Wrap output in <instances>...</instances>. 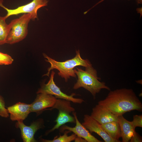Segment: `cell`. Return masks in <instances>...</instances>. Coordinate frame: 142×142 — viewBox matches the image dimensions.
<instances>
[{
  "mask_svg": "<svg viewBox=\"0 0 142 142\" xmlns=\"http://www.w3.org/2000/svg\"><path fill=\"white\" fill-rule=\"evenodd\" d=\"M98 104L118 116L133 110L142 111V103L131 89L124 88L110 91Z\"/></svg>",
  "mask_w": 142,
  "mask_h": 142,
  "instance_id": "1",
  "label": "cell"
},
{
  "mask_svg": "<svg viewBox=\"0 0 142 142\" xmlns=\"http://www.w3.org/2000/svg\"><path fill=\"white\" fill-rule=\"evenodd\" d=\"M76 68L77 69L74 68V70L78 79L73 86L74 89L83 88L91 93L94 99L96 94L102 89L110 90L104 82L99 81L100 78L98 76L97 72L92 65L85 67V70L80 68Z\"/></svg>",
  "mask_w": 142,
  "mask_h": 142,
  "instance_id": "2",
  "label": "cell"
},
{
  "mask_svg": "<svg viewBox=\"0 0 142 142\" xmlns=\"http://www.w3.org/2000/svg\"><path fill=\"white\" fill-rule=\"evenodd\" d=\"M43 55L44 58L47 59L45 60V61L51 65L48 69L47 73L43 76H49L51 70L57 69L59 71L58 75L64 78L66 82L70 77H76V75L74 70L75 67L81 66L86 67L92 65L88 59H84L81 58L79 50H76V55L74 58L63 62L57 61L45 53Z\"/></svg>",
  "mask_w": 142,
  "mask_h": 142,
  "instance_id": "3",
  "label": "cell"
},
{
  "mask_svg": "<svg viewBox=\"0 0 142 142\" xmlns=\"http://www.w3.org/2000/svg\"><path fill=\"white\" fill-rule=\"evenodd\" d=\"M31 19L30 14L24 13L18 18L12 20L9 24L10 30L6 43L12 44L24 39L27 35L28 25Z\"/></svg>",
  "mask_w": 142,
  "mask_h": 142,
  "instance_id": "4",
  "label": "cell"
},
{
  "mask_svg": "<svg viewBox=\"0 0 142 142\" xmlns=\"http://www.w3.org/2000/svg\"><path fill=\"white\" fill-rule=\"evenodd\" d=\"M56 109L58 110V113L55 120L56 124L51 129L46 133L47 134L59 129L60 126L68 123H75V120L74 116H72L70 113L75 111V109L71 105L70 101L64 99H57L54 105L46 110H52Z\"/></svg>",
  "mask_w": 142,
  "mask_h": 142,
  "instance_id": "5",
  "label": "cell"
},
{
  "mask_svg": "<svg viewBox=\"0 0 142 142\" xmlns=\"http://www.w3.org/2000/svg\"><path fill=\"white\" fill-rule=\"evenodd\" d=\"M3 0H0V7H2L7 12L4 16L6 19L13 15H17L21 13H29L31 16V20L34 21L38 18L37 12L40 8L47 6L48 1L47 0H33L31 2L24 5L20 6L17 8L9 9L3 4Z\"/></svg>",
  "mask_w": 142,
  "mask_h": 142,
  "instance_id": "6",
  "label": "cell"
},
{
  "mask_svg": "<svg viewBox=\"0 0 142 142\" xmlns=\"http://www.w3.org/2000/svg\"><path fill=\"white\" fill-rule=\"evenodd\" d=\"M55 72L52 70L48 83L43 84L39 89L37 94L44 93L54 96L57 99H64L72 102L75 103L81 104L84 102L82 99L75 98L74 96L77 95L73 93L70 95H68L62 92L60 88L55 84L54 81Z\"/></svg>",
  "mask_w": 142,
  "mask_h": 142,
  "instance_id": "7",
  "label": "cell"
},
{
  "mask_svg": "<svg viewBox=\"0 0 142 142\" xmlns=\"http://www.w3.org/2000/svg\"><path fill=\"white\" fill-rule=\"evenodd\" d=\"M16 127L21 130V137L24 142H36L34 135L39 129L44 126L43 120L40 118L33 122L29 126L26 125L23 121H17Z\"/></svg>",
  "mask_w": 142,
  "mask_h": 142,
  "instance_id": "8",
  "label": "cell"
},
{
  "mask_svg": "<svg viewBox=\"0 0 142 142\" xmlns=\"http://www.w3.org/2000/svg\"><path fill=\"white\" fill-rule=\"evenodd\" d=\"M57 99L54 96L50 94L44 93L38 94L34 101L30 104L31 112L39 114L48 108L52 107Z\"/></svg>",
  "mask_w": 142,
  "mask_h": 142,
  "instance_id": "9",
  "label": "cell"
},
{
  "mask_svg": "<svg viewBox=\"0 0 142 142\" xmlns=\"http://www.w3.org/2000/svg\"><path fill=\"white\" fill-rule=\"evenodd\" d=\"M73 114L75 120L76 125L74 127H72L65 125H63L59 128V131L61 133L65 130H68L72 132L76 135L85 139L87 142H101L94 136L92 135L79 121L75 112H72Z\"/></svg>",
  "mask_w": 142,
  "mask_h": 142,
  "instance_id": "10",
  "label": "cell"
},
{
  "mask_svg": "<svg viewBox=\"0 0 142 142\" xmlns=\"http://www.w3.org/2000/svg\"><path fill=\"white\" fill-rule=\"evenodd\" d=\"M82 125L91 134L94 132L100 136L105 142H118L111 138L105 131L100 124L90 115H84Z\"/></svg>",
  "mask_w": 142,
  "mask_h": 142,
  "instance_id": "11",
  "label": "cell"
},
{
  "mask_svg": "<svg viewBox=\"0 0 142 142\" xmlns=\"http://www.w3.org/2000/svg\"><path fill=\"white\" fill-rule=\"evenodd\" d=\"M90 116L101 125L118 121V116L105 108L98 104L93 108Z\"/></svg>",
  "mask_w": 142,
  "mask_h": 142,
  "instance_id": "12",
  "label": "cell"
},
{
  "mask_svg": "<svg viewBox=\"0 0 142 142\" xmlns=\"http://www.w3.org/2000/svg\"><path fill=\"white\" fill-rule=\"evenodd\" d=\"M30 106V104L19 102L7 107L11 120L23 121L31 112Z\"/></svg>",
  "mask_w": 142,
  "mask_h": 142,
  "instance_id": "13",
  "label": "cell"
},
{
  "mask_svg": "<svg viewBox=\"0 0 142 142\" xmlns=\"http://www.w3.org/2000/svg\"><path fill=\"white\" fill-rule=\"evenodd\" d=\"M118 117V122L119 125L123 142H128L130 140L135 128L133 126L131 121H128L123 115Z\"/></svg>",
  "mask_w": 142,
  "mask_h": 142,
  "instance_id": "14",
  "label": "cell"
},
{
  "mask_svg": "<svg viewBox=\"0 0 142 142\" xmlns=\"http://www.w3.org/2000/svg\"><path fill=\"white\" fill-rule=\"evenodd\" d=\"M107 133L112 138L120 142L119 139L121 137L120 126L118 122L112 121L101 125Z\"/></svg>",
  "mask_w": 142,
  "mask_h": 142,
  "instance_id": "15",
  "label": "cell"
},
{
  "mask_svg": "<svg viewBox=\"0 0 142 142\" xmlns=\"http://www.w3.org/2000/svg\"><path fill=\"white\" fill-rule=\"evenodd\" d=\"M4 17L0 16V45L6 43V40L10 30L9 24L6 22Z\"/></svg>",
  "mask_w": 142,
  "mask_h": 142,
  "instance_id": "16",
  "label": "cell"
},
{
  "mask_svg": "<svg viewBox=\"0 0 142 142\" xmlns=\"http://www.w3.org/2000/svg\"><path fill=\"white\" fill-rule=\"evenodd\" d=\"M64 134L62 135H60L58 137H55L52 140L41 139V141L43 142H70L74 140L77 136L74 134L70 136H68V134L70 131L68 130H65Z\"/></svg>",
  "mask_w": 142,
  "mask_h": 142,
  "instance_id": "17",
  "label": "cell"
},
{
  "mask_svg": "<svg viewBox=\"0 0 142 142\" xmlns=\"http://www.w3.org/2000/svg\"><path fill=\"white\" fill-rule=\"evenodd\" d=\"M13 60V59L8 54L0 52V65H10Z\"/></svg>",
  "mask_w": 142,
  "mask_h": 142,
  "instance_id": "18",
  "label": "cell"
},
{
  "mask_svg": "<svg viewBox=\"0 0 142 142\" xmlns=\"http://www.w3.org/2000/svg\"><path fill=\"white\" fill-rule=\"evenodd\" d=\"M9 114L7 109L6 108L4 99L0 95V116L7 118L9 116Z\"/></svg>",
  "mask_w": 142,
  "mask_h": 142,
  "instance_id": "19",
  "label": "cell"
},
{
  "mask_svg": "<svg viewBox=\"0 0 142 142\" xmlns=\"http://www.w3.org/2000/svg\"><path fill=\"white\" fill-rule=\"evenodd\" d=\"M132 123L134 127H142V115H135L133 116Z\"/></svg>",
  "mask_w": 142,
  "mask_h": 142,
  "instance_id": "20",
  "label": "cell"
},
{
  "mask_svg": "<svg viewBox=\"0 0 142 142\" xmlns=\"http://www.w3.org/2000/svg\"><path fill=\"white\" fill-rule=\"evenodd\" d=\"M131 142H142V139L141 137L135 131L131 139Z\"/></svg>",
  "mask_w": 142,
  "mask_h": 142,
  "instance_id": "21",
  "label": "cell"
},
{
  "mask_svg": "<svg viewBox=\"0 0 142 142\" xmlns=\"http://www.w3.org/2000/svg\"><path fill=\"white\" fill-rule=\"evenodd\" d=\"M74 142H87L86 140L80 137L77 136L75 139Z\"/></svg>",
  "mask_w": 142,
  "mask_h": 142,
  "instance_id": "22",
  "label": "cell"
},
{
  "mask_svg": "<svg viewBox=\"0 0 142 142\" xmlns=\"http://www.w3.org/2000/svg\"><path fill=\"white\" fill-rule=\"evenodd\" d=\"M138 4H141L142 3V0H136Z\"/></svg>",
  "mask_w": 142,
  "mask_h": 142,
  "instance_id": "23",
  "label": "cell"
},
{
  "mask_svg": "<svg viewBox=\"0 0 142 142\" xmlns=\"http://www.w3.org/2000/svg\"><path fill=\"white\" fill-rule=\"evenodd\" d=\"M104 0H101V1H99V2H98V3H97V4H96L95 6H93V7H94L95 6L97 5L98 4H99V3H100L101 2H102V1H103Z\"/></svg>",
  "mask_w": 142,
  "mask_h": 142,
  "instance_id": "24",
  "label": "cell"
}]
</instances>
